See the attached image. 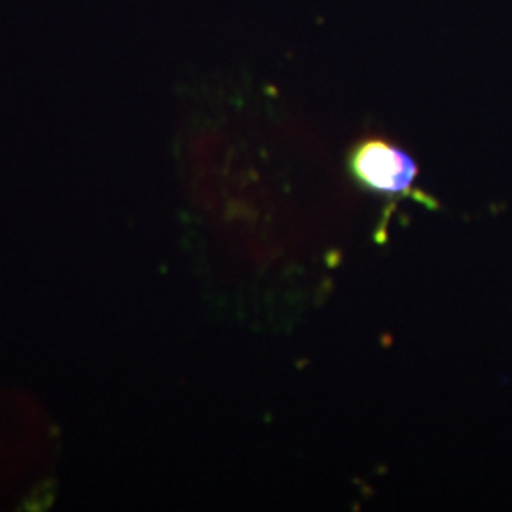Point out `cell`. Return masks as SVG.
<instances>
[{
    "label": "cell",
    "instance_id": "1",
    "mask_svg": "<svg viewBox=\"0 0 512 512\" xmlns=\"http://www.w3.org/2000/svg\"><path fill=\"white\" fill-rule=\"evenodd\" d=\"M348 169L351 179L370 194L427 203L416 190L418 164L404 148L384 137H366L355 143L349 150Z\"/></svg>",
    "mask_w": 512,
    "mask_h": 512
}]
</instances>
